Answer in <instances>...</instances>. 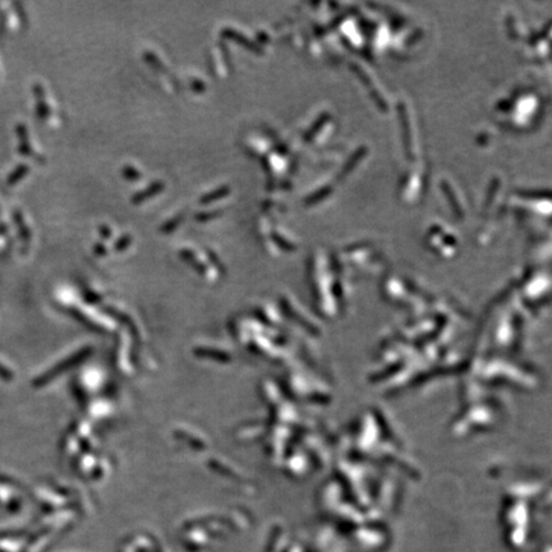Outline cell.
Masks as SVG:
<instances>
[{"label": "cell", "mask_w": 552, "mask_h": 552, "mask_svg": "<svg viewBox=\"0 0 552 552\" xmlns=\"http://www.w3.org/2000/svg\"><path fill=\"white\" fill-rule=\"evenodd\" d=\"M124 177L128 178V179H137V178H139V173L135 169H132V167H125Z\"/></svg>", "instance_id": "4"}, {"label": "cell", "mask_w": 552, "mask_h": 552, "mask_svg": "<svg viewBox=\"0 0 552 552\" xmlns=\"http://www.w3.org/2000/svg\"><path fill=\"white\" fill-rule=\"evenodd\" d=\"M161 190H163V184H160V183L152 184V186L150 187L147 191H145V192H141L137 197H136L135 202H139V201H142V199H146V198H148V197L154 196L155 193L159 192V191H161Z\"/></svg>", "instance_id": "1"}, {"label": "cell", "mask_w": 552, "mask_h": 552, "mask_svg": "<svg viewBox=\"0 0 552 552\" xmlns=\"http://www.w3.org/2000/svg\"><path fill=\"white\" fill-rule=\"evenodd\" d=\"M226 193H228V188H226V187H222V188H220V190L216 191V192L210 193L209 196L202 197V198H201V202H202V203L211 202V201H214V199H218L222 196H226Z\"/></svg>", "instance_id": "2"}, {"label": "cell", "mask_w": 552, "mask_h": 552, "mask_svg": "<svg viewBox=\"0 0 552 552\" xmlns=\"http://www.w3.org/2000/svg\"><path fill=\"white\" fill-rule=\"evenodd\" d=\"M27 171H28V167L25 166V165H21V166H18V167H17V170L14 171L12 175H10L9 180H8V183L13 184V183H16V182H18L21 178H23L25 175H26Z\"/></svg>", "instance_id": "3"}]
</instances>
